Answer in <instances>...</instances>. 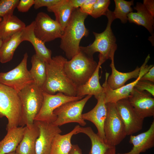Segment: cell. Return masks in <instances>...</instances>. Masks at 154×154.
<instances>
[{"instance_id":"1","label":"cell","mask_w":154,"mask_h":154,"mask_svg":"<svg viewBox=\"0 0 154 154\" xmlns=\"http://www.w3.org/2000/svg\"><path fill=\"white\" fill-rule=\"evenodd\" d=\"M67 60L62 56L58 55L46 63V78L41 88L43 92L52 95L58 92L68 96H76L77 87L64 70V65Z\"/></svg>"},{"instance_id":"2","label":"cell","mask_w":154,"mask_h":154,"mask_svg":"<svg viewBox=\"0 0 154 154\" xmlns=\"http://www.w3.org/2000/svg\"><path fill=\"white\" fill-rule=\"evenodd\" d=\"M88 16L80 8L74 9L60 38V47L70 60L79 52L81 40L88 35L89 31L84 24Z\"/></svg>"},{"instance_id":"3","label":"cell","mask_w":154,"mask_h":154,"mask_svg":"<svg viewBox=\"0 0 154 154\" xmlns=\"http://www.w3.org/2000/svg\"><path fill=\"white\" fill-rule=\"evenodd\" d=\"M108 22L105 29L103 32H93L95 39L91 44L86 46H80V50L90 56L93 57L96 52H99L98 62L101 64L114 55L117 49L116 39L111 27L113 21L116 19L113 11L109 9L106 15Z\"/></svg>"},{"instance_id":"4","label":"cell","mask_w":154,"mask_h":154,"mask_svg":"<svg viewBox=\"0 0 154 154\" xmlns=\"http://www.w3.org/2000/svg\"><path fill=\"white\" fill-rule=\"evenodd\" d=\"M21 103V121L19 126H30L41 108L43 101L42 88L34 82L18 93Z\"/></svg>"},{"instance_id":"5","label":"cell","mask_w":154,"mask_h":154,"mask_svg":"<svg viewBox=\"0 0 154 154\" xmlns=\"http://www.w3.org/2000/svg\"><path fill=\"white\" fill-rule=\"evenodd\" d=\"M98 65V63L94 60L93 57L80 50L78 54L67 61L64 69L68 77L77 87L88 80Z\"/></svg>"},{"instance_id":"6","label":"cell","mask_w":154,"mask_h":154,"mask_svg":"<svg viewBox=\"0 0 154 154\" xmlns=\"http://www.w3.org/2000/svg\"><path fill=\"white\" fill-rule=\"evenodd\" d=\"M21 116V103L18 93L0 83V118H7V131L20 126Z\"/></svg>"},{"instance_id":"7","label":"cell","mask_w":154,"mask_h":154,"mask_svg":"<svg viewBox=\"0 0 154 154\" xmlns=\"http://www.w3.org/2000/svg\"><path fill=\"white\" fill-rule=\"evenodd\" d=\"M106 104L108 113L104 126L105 143L109 147H116L127 135L115 104L108 103Z\"/></svg>"},{"instance_id":"8","label":"cell","mask_w":154,"mask_h":154,"mask_svg":"<svg viewBox=\"0 0 154 154\" xmlns=\"http://www.w3.org/2000/svg\"><path fill=\"white\" fill-rule=\"evenodd\" d=\"M92 96L87 95L80 100L66 102L56 108L53 113L56 116L57 119L53 123L58 127L73 122L85 126L86 123L82 117V112L86 104Z\"/></svg>"},{"instance_id":"9","label":"cell","mask_w":154,"mask_h":154,"mask_svg":"<svg viewBox=\"0 0 154 154\" xmlns=\"http://www.w3.org/2000/svg\"><path fill=\"white\" fill-rule=\"evenodd\" d=\"M28 55H24L20 63L15 68L6 72H0V83L10 87L18 93L29 84L34 82L27 68Z\"/></svg>"},{"instance_id":"10","label":"cell","mask_w":154,"mask_h":154,"mask_svg":"<svg viewBox=\"0 0 154 154\" xmlns=\"http://www.w3.org/2000/svg\"><path fill=\"white\" fill-rule=\"evenodd\" d=\"M43 101L41 109L36 117L35 121L53 123L57 116L54 113V110L66 102L80 100L84 97L70 96L61 92L52 95L43 92Z\"/></svg>"},{"instance_id":"11","label":"cell","mask_w":154,"mask_h":154,"mask_svg":"<svg viewBox=\"0 0 154 154\" xmlns=\"http://www.w3.org/2000/svg\"><path fill=\"white\" fill-rule=\"evenodd\" d=\"M34 22V31L37 37L45 43L60 38L63 30L46 13L40 12Z\"/></svg>"},{"instance_id":"12","label":"cell","mask_w":154,"mask_h":154,"mask_svg":"<svg viewBox=\"0 0 154 154\" xmlns=\"http://www.w3.org/2000/svg\"><path fill=\"white\" fill-rule=\"evenodd\" d=\"M150 58V55L149 54L140 67L139 76L135 80L117 89H112L108 84L107 80L109 76V74L108 72L106 73L105 81L102 86L104 88V100L106 104H115L120 100L128 98L131 92L141 77L154 66L153 65H148L147 64Z\"/></svg>"},{"instance_id":"13","label":"cell","mask_w":154,"mask_h":154,"mask_svg":"<svg viewBox=\"0 0 154 154\" xmlns=\"http://www.w3.org/2000/svg\"><path fill=\"white\" fill-rule=\"evenodd\" d=\"M115 105L124 124L127 135H133L142 129L144 119L137 115L128 98L120 100Z\"/></svg>"},{"instance_id":"14","label":"cell","mask_w":154,"mask_h":154,"mask_svg":"<svg viewBox=\"0 0 154 154\" xmlns=\"http://www.w3.org/2000/svg\"><path fill=\"white\" fill-rule=\"evenodd\" d=\"M39 129L35 145V154H50L53 139L62 132L59 127L53 123L35 121Z\"/></svg>"},{"instance_id":"15","label":"cell","mask_w":154,"mask_h":154,"mask_svg":"<svg viewBox=\"0 0 154 154\" xmlns=\"http://www.w3.org/2000/svg\"><path fill=\"white\" fill-rule=\"evenodd\" d=\"M135 112L140 118L154 116V98L148 93L141 92L134 88L128 98Z\"/></svg>"},{"instance_id":"16","label":"cell","mask_w":154,"mask_h":154,"mask_svg":"<svg viewBox=\"0 0 154 154\" xmlns=\"http://www.w3.org/2000/svg\"><path fill=\"white\" fill-rule=\"evenodd\" d=\"M96 99L97 102L95 106L89 112L82 114V117L84 120L90 121L94 125L97 129V134L105 143L104 126L107 115L108 109L105 102L104 93Z\"/></svg>"},{"instance_id":"17","label":"cell","mask_w":154,"mask_h":154,"mask_svg":"<svg viewBox=\"0 0 154 154\" xmlns=\"http://www.w3.org/2000/svg\"><path fill=\"white\" fill-rule=\"evenodd\" d=\"M133 145L129 151L117 154H140L154 146V121L147 131L136 135H130L129 141Z\"/></svg>"},{"instance_id":"18","label":"cell","mask_w":154,"mask_h":154,"mask_svg":"<svg viewBox=\"0 0 154 154\" xmlns=\"http://www.w3.org/2000/svg\"><path fill=\"white\" fill-rule=\"evenodd\" d=\"M34 22L26 26L22 31V41H27L33 45L35 51V54L46 63L51 60L52 51L45 46V43L36 37L34 31Z\"/></svg>"},{"instance_id":"19","label":"cell","mask_w":154,"mask_h":154,"mask_svg":"<svg viewBox=\"0 0 154 154\" xmlns=\"http://www.w3.org/2000/svg\"><path fill=\"white\" fill-rule=\"evenodd\" d=\"M39 134V127L35 121L31 126H25L23 138L15 151L19 154H35L36 141Z\"/></svg>"},{"instance_id":"20","label":"cell","mask_w":154,"mask_h":154,"mask_svg":"<svg viewBox=\"0 0 154 154\" xmlns=\"http://www.w3.org/2000/svg\"><path fill=\"white\" fill-rule=\"evenodd\" d=\"M26 27L24 22L13 15L0 19V38L5 42Z\"/></svg>"},{"instance_id":"21","label":"cell","mask_w":154,"mask_h":154,"mask_svg":"<svg viewBox=\"0 0 154 154\" xmlns=\"http://www.w3.org/2000/svg\"><path fill=\"white\" fill-rule=\"evenodd\" d=\"M133 9L137 12L129 13L127 16L128 21L130 23L145 27L152 35L153 34L154 17L148 11L143 3L137 2Z\"/></svg>"},{"instance_id":"22","label":"cell","mask_w":154,"mask_h":154,"mask_svg":"<svg viewBox=\"0 0 154 154\" xmlns=\"http://www.w3.org/2000/svg\"><path fill=\"white\" fill-rule=\"evenodd\" d=\"M114 55L111 58V62L110 66L111 68L112 73L108 77L107 83L112 89L116 90L124 86L125 83L128 80L132 78H137L139 76L140 68L137 66L132 71L127 72H120L115 67Z\"/></svg>"},{"instance_id":"23","label":"cell","mask_w":154,"mask_h":154,"mask_svg":"<svg viewBox=\"0 0 154 154\" xmlns=\"http://www.w3.org/2000/svg\"><path fill=\"white\" fill-rule=\"evenodd\" d=\"M25 126H18L7 130L6 135L0 141V154L15 152L23 138Z\"/></svg>"},{"instance_id":"24","label":"cell","mask_w":154,"mask_h":154,"mask_svg":"<svg viewBox=\"0 0 154 154\" xmlns=\"http://www.w3.org/2000/svg\"><path fill=\"white\" fill-rule=\"evenodd\" d=\"M102 64L98 62V66L93 75L84 84L77 87L76 96H94L96 99L104 94V88L99 82V71Z\"/></svg>"},{"instance_id":"25","label":"cell","mask_w":154,"mask_h":154,"mask_svg":"<svg viewBox=\"0 0 154 154\" xmlns=\"http://www.w3.org/2000/svg\"><path fill=\"white\" fill-rule=\"evenodd\" d=\"M74 9L70 0H60L55 5L47 8L48 11L54 14L55 20L63 30L68 23Z\"/></svg>"},{"instance_id":"26","label":"cell","mask_w":154,"mask_h":154,"mask_svg":"<svg viewBox=\"0 0 154 154\" xmlns=\"http://www.w3.org/2000/svg\"><path fill=\"white\" fill-rule=\"evenodd\" d=\"M80 126L79 125H76L66 134L56 135L52 142L50 154H68L72 146L71 138L73 135L78 134Z\"/></svg>"},{"instance_id":"27","label":"cell","mask_w":154,"mask_h":154,"mask_svg":"<svg viewBox=\"0 0 154 154\" xmlns=\"http://www.w3.org/2000/svg\"><path fill=\"white\" fill-rule=\"evenodd\" d=\"M22 31L17 33L9 40L3 42L0 48V62L1 63H7L12 59L15 50L22 42Z\"/></svg>"},{"instance_id":"28","label":"cell","mask_w":154,"mask_h":154,"mask_svg":"<svg viewBox=\"0 0 154 154\" xmlns=\"http://www.w3.org/2000/svg\"><path fill=\"white\" fill-rule=\"evenodd\" d=\"M32 67L29 70L34 83L42 88L46 78V62L35 54L31 57Z\"/></svg>"},{"instance_id":"29","label":"cell","mask_w":154,"mask_h":154,"mask_svg":"<svg viewBox=\"0 0 154 154\" xmlns=\"http://www.w3.org/2000/svg\"><path fill=\"white\" fill-rule=\"evenodd\" d=\"M78 133H82L87 135L91 143V147L89 154H104L109 147L95 133L90 127L80 126Z\"/></svg>"},{"instance_id":"30","label":"cell","mask_w":154,"mask_h":154,"mask_svg":"<svg viewBox=\"0 0 154 154\" xmlns=\"http://www.w3.org/2000/svg\"><path fill=\"white\" fill-rule=\"evenodd\" d=\"M114 2L115 8L113 12L116 19H119L123 23H126L128 21V14L133 11L131 6L133 5L134 1L114 0Z\"/></svg>"},{"instance_id":"31","label":"cell","mask_w":154,"mask_h":154,"mask_svg":"<svg viewBox=\"0 0 154 154\" xmlns=\"http://www.w3.org/2000/svg\"><path fill=\"white\" fill-rule=\"evenodd\" d=\"M110 3V0H96L90 16L95 19L102 15L106 16Z\"/></svg>"},{"instance_id":"32","label":"cell","mask_w":154,"mask_h":154,"mask_svg":"<svg viewBox=\"0 0 154 154\" xmlns=\"http://www.w3.org/2000/svg\"><path fill=\"white\" fill-rule=\"evenodd\" d=\"M19 0H0V19L13 15Z\"/></svg>"},{"instance_id":"33","label":"cell","mask_w":154,"mask_h":154,"mask_svg":"<svg viewBox=\"0 0 154 154\" xmlns=\"http://www.w3.org/2000/svg\"><path fill=\"white\" fill-rule=\"evenodd\" d=\"M137 90L143 92L146 91L153 97L154 96V83L146 80H139L134 87Z\"/></svg>"},{"instance_id":"34","label":"cell","mask_w":154,"mask_h":154,"mask_svg":"<svg viewBox=\"0 0 154 154\" xmlns=\"http://www.w3.org/2000/svg\"><path fill=\"white\" fill-rule=\"evenodd\" d=\"M34 4V0H21L19 1L17 8L20 12H26L29 11Z\"/></svg>"},{"instance_id":"35","label":"cell","mask_w":154,"mask_h":154,"mask_svg":"<svg viewBox=\"0 0 154 154\" xmlns=\"http://www.w3.org/2000/svg\"><path fill=\"white\" fill-rule=\"evenodd\" d=\"M60 0H34V8L36 9L43 7L48 8L57 4Z\"/></svg>"},{"instance_id":"36","label":"cell","mask_w":154,"mask_h":154,"mask_svg":"<svg viewBox=\"0 0 154 154\" xmlns=\"http://www.w3.org/2000/svg\"><path fill=\"white\" fill-rule=\"evenodd\" d=\"M96 0H86L80 7V11L83 13L90 15L93 9L94 3Z\"/></svg>"},{"instance_id":"37","label":"cell","mask_w":154,"mask_h":154,"mask_svg":"<svg viewBox=\"0 0 154 154\" xmlns=\"http://www.w3.org/2000/svg\"><path fill=\"white\" fill-rule=\"evenodd\" d=\"M140 80H146L154 82V66H153L141 78Z\"/></svg>"},{"instance_id":"38","label":"cell","mask_w":154,"mask_h":154,"mask_svg":"<svg viewBox=\"0 0 154 154\" xmlns=\"http://www.w3.org/2000/svg\"><path fill=\"white\" fill-rule=\"evenodd\" d=\"M143 4L148 11L154 17V1L144 0Z\"/></svg>"},{"instance_id":"39","label":"cell","mask_w":154,"mask_h":154,"mask_svg":"<svg viewBox=\"0 0 154 154\" xmlns=\"http://www.w3.org/2000/svg\"><path fill=\"white\" fill-rule=\"evenodd\" d=\"M86 0H70V3L74 9L79 8Z\"/></svg>"},{"instance_id":"40","label":"cell","mask_w":154,"mask_h":154,"mask_svg":"<svg viewBox=\"0 0 154 154\" xmlns=\"http://www.w3.org/2000/svg\"><path fill=\"white\" fill-rule=\"evenodd\" d=\"M68 154H82V150L77 144L72 145V148Z\"/></svg>"},{"instance_id":"41","label":"cell","mask_w":154,"mask_h":154,"mask_svg":"<svg viewBox=\"0 0 154 154\" xmlns=\"http://www.w3.org/2000/svg\"><path fill=\"white\" fill-rule=\"evenodd\" d=\"M104 154H116V147H109Z\"/></svg>"},{"instance_id":"42","label":"cell","mask_w":154,"mask_h":154,"mask_svg":"<svg viewBox=\"0 0 154 154\" xmlns=\"http://www.w3.org/2000/svg\"><path fill=\"white\" fill-rule=\"evenodd\" d=\"M6 154H19L18 153H17L15 151L11 152Z\"/></svg>"},{"instance_id":"43","label":"cell","mask_w":154,"mask_h":154,"mask_svg":"<svg viewBox=\"0 0 154 154\" xmlns=\"http://www.w3.org/2000/svg\"><path fill=\"white\" fill-rule=\"evenodd\" d=\"M3 42L1 39L0 38V48L2 46L3 44Z\"/></svg>"}]
</instances>
